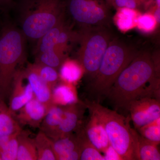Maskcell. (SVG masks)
I'll return each instance as SVG.
<instances>
[{"label": "cell", "instance_id": "cell-25", "mask_svg": "<svg viewBox=\"0 0 160 160\" xmlns=\"http://www.w3.org/2000/svg\"><path fill=\"white\" fill-rule=\"evenodd\" d=\"M34 62L46 65L59 70L60 66L68 58L67 55L56 49L34 55Z\"/></svg>", "mask_w": 160, "mask_h": 160}, {"label": "cell", "instance_id": "cell-6", "mask_svg": "<svg viewBox=\"0 0 160 160\" xmlns=\"http://www.w3.org/2000/svg\"><path fill=\"white\" fill-rule=\"evenodd\" d=\"M109 27L94 26L80 29L77 32L79 43L77 58L84 70L87 83L97 74L103 56L114 38Z\"/></svg>", "mask_w": 160, "mask_h": 160}, {"label": "cell", "instance_id": "cell-4", "mask_svg": "<svg viewBox=\"0 0 160 160\" xmlns=\"http://www.w3.org/2000/svg\"><path fill=\"white\" fill-rule=\"evenodd\" d=\"M84 102L87 109L95 115L102 124L110 146L122 160H137L136 130L130 127L129 116L126 118L94 101L86 99Z\"/></svg>", "mask_w": 160, "mask_h": 160}, {"label": "cell", "instance_id": "cell-13", "mask_svg": "<svg viewBox=\"0 0 160 160\" xmlns=\"http://www.w3.org/2000/svg\"><path fill=\"white\" fill-rule=\"evenodd\" d=\"M23 72L24 78L31 86L34 97L48 107L52 106V89L49 85L28 65Z\"/></svg>", "mask_w": 160, "mask_h": 160}, {"label": "cell", "instance_id": "cell-5", "mask_svg": "<svg viewBox=\"0 0 160 160\" xmlns=\"http://www.w3.org/2000/svg\"><path fill=\"white\" fill-rule=\"evenodd\" d=\"M26 38L21 29L12 24L3 27L0 33V98L10 95L17 67L24 59Z\"/></svg>", "mask_w": 160, "mask_h": 160}, {"label": "cell", "instance_id": "cell-8", "mask_svg": "<svg viewBox=\"0 0 160 160\" xmlns=\"http://www.w3.org/2000/svg\"><path fill=\"white\" fill-rule=\"evenodd\" d=\"M129 112L137 130L160 118V100L145 98L135 100L129 106Z\"/></svg>", "mask_w": 160, "mask_h": 160}, {"label": "cell", "instance_id": "cell-16", "mask_svg": "<svg viewBox=\"0 0 160 160\" xmlns=\"http://www.w3.org/2000/svg\"><path fill=\"white\" fill-rule=\"evenodd\" d=\"M62 82L75 85L84 75V70L77 59L67 58L60 66L58 70Z\"/></svg>", "mask_w": 160, "mask_h": 160}, {"label": "cell", "instance_id": "cell-1", "mask_svg": "<svg viewBox=\"0 0 160 160\" xmlns=\"http://www.w3.org/2000/svg\"><path fill=\"white\" fill-rule=\"evenodd\" d=\"M159 71L151 52L140 51L118 76L106 98L114 110L126 113L135 100L145 98L160 100Z\"/></svg>", "mask_w": 160, "mask_h": 160}, {"label": "cell", "instance_id": "cell-9", "mask_svg": "<svg viewBox=\"0 0 160 160\" xmlns=\"http://www.w3.org/2000/svg\"><path fill=\"white\" fill-rule=\"evenodd\" d=\"M23 70L17 69L15 73L12 85L9 109L15 117L17 112L34 97V94L29 83L24 85Z\"/></svg>", "mask_w": 160, "mask_h": 160}, {"label": "cell", "instance_id": "cell-18", "mask_svg": "<svg viewBox=\"0 0 160 160\" xmlns=\"http://www.w3.org/2000/svg\"><path fill=\"white\" fill-rule=\"evenodd\" d=\"M66 23V20H63L36 42V45L33 51L34 55L55 49L59 36Z\"/></svg>", "mask_w": 160, "mask_h": 160}, {"label": "cell", "instance_id": "cell-19", "mask_svg": "<svg viewBox=\"0 0 160 160\" xmlns=\"http://www.w3.org/2000/svg\"><path fill=\"white\" fill-rule=\"evenodd\" d=\"M22 129L19 124L9 111L5 101L0 98V137L18 133Z\"/></svg>", "mask_w": 160, "mask_h": 160}, {"label": "cell", "instance_id": "cell-22", "mask_svg": "<svg viewBox=\"0 0 160 160\" xmlns=\"http://www.w3.org/2000/svg\"><path fill=\"white\" fill-rule=\"evenodd\" d=\"M52 146L57 160H61L63 156L75 150H80L78 138L77 134L73 133L58 139L52 140Z\"/></svg>", "mask_w": 160, "mask_h": 160}, {"label": "cell", "instance_id": "cell-34", "mask_svg": "<svg viewBox=\"0 0 160 160\" xmlns=\"http://www.w3.org/2000/svg\"><path fill=\"white\" fill-rule=\"evenodd\" d=\"M104 1L106 2V4H107L110 8L112 7L113 0H104Z\"/></svg>", "mask_w": 160, "mask_h": 160}, {"label": "cell", "instance_id": "cell-10", "mask_svg": "<svg viewBox=\"0 0 160 160\" xmlns=\"http://www.w3.org/2000/svg\"><path fill=\"white\" fill-rule=\"evenodd\" d=\"M50 107L33 97L17 112L14 117L19 124L39 128L41 123Z\"/></svg>", "mask_w": 160, "mask_h": 160}, {"label": "cell", "instance_id": "cell-27", "mask_svg": "<svg viewBox=\"0 0 160 160\" xmlns=\"http://www.w3.org/2000/svg\"><path fill=\"white\" fill-rule=\"evenodd\" d=\"M136 131L149 142L159 145L160 143V118Z\"/></svg>", "mask_w": 160, "mask_h": 160}, {"label": "cell", "instance_id": "cell-26", "mask_svg": "<svg viewBox=\"0 0 160 160\" xmlns=\"http://www.w3.org/2000/svg\"><path fill=\"white\" fill-rule=\"evenodd\" d=\"M28 66L35 71L38 75L52 89L59 83L60 78L58 70L50 66L34 62L29 63Z\"/></svg>", "mask_w": 160, "mask_h": 160}, {"label": "cell", "instance_id": "cell-3", "mask_svg": "<svg viewBox=\"0 0 160 160\" xmlns=\"http://www.w3.org/2000/svg\"><path fill=\"white\" fill-rule=\"evenodd\" d=\"M19 4L20 29L32 42L65 20L64 0H20Z\"/></svg>", "mask_w": 160, "mask_h": 160}, {"label": "cell", "instance_id": "cell-24", "mask_svg": "<svg viewBox=\"0 0 160 160\" xmlns=\"http://www.w3.org/2000/svg\"><path fill=\"white\" fill-rule=\"evenodd\" d=\"M115 16L114 22L119 29L126 32L136 26L138 13L136 9L118 8Z\"/></svg>", "mask_w": 160, "mask_h": 160}, {"label": "cell", "instance_id": "cell-29", "mask_svg": "<svg viewBox=\"0 0 160 160\" xmlns=\"http://www.w3.org/2000/svg\"><path fill=\"white\" fill-rule=\"evenodd\" d=\"M157 23L153 15L147 13L139 16L136 26L141 31L148 33L154 30Z\"/></svg>", "mask_w": 160, "mask_h": 160}, {"label": "cell", "instance_id": "cell-7", "mask_svg": "<svg viewBox=\"0 0 160 160\" xmlns=\"http://www.w3.org/2000/svg\"><path fill=\"white\" fill-rule=\"evenodd\" d=\"M66 14L80 29L104 26L110 28L112 18L104 0H64Z\"/></svg>", "mask_w": 160, "mask_h": 160}, {"label": "cell", "instance_id": "cell-21", "mask_svg": "<svg viewBox=\"0 0 160 160\" xmlns=\"http://www.w3.org/2000/svg\"><path fill=\"white\" fill-rule=\"evenodd\" d=\"M135 135L137 147V160H160L158 145L146 139L137 131Z\"/></svg>", "mask_w": 160, "mask_h": 160}, {"label": "cell", "instance_id": "cell-17", "mask_svg": "<svg viewBox=\"0 0 160 160\" xmlns=\"http://www.w3.org/2000/svg\"><path fill=\"white\" fill-rule=\"evenodd\" d=\"M30 134L29 131L22 129L19 132L17 160H37L34 139L30 137Z\"/></svg>", "mask_w": 160, "mask_h": 160}, {"label": "cell", "instance_id": "cell-36", "mask_svg": "<svg viewBox=\"0 0 160 160\" xmlns=\"http://www.w3.org/2000/svg\"><path fill=\"white\" fill-rule=\"evenodd\" d=\"M0 160H2V158H1V156H0Z\"/></svg>", "mask_w": 160, "mask_h": 160}, {"label": "cell", "instance_id": "cell-33", "mask_svg": "<svg viewBox=\"0 0 160 160\" xmlns=\"http://www.w3.org/2000/svg\"><path fill=\"white\" fill-rule=\"evenodd\" d=\"M160 7H158L156 5L155 6L154 9V12H153V16L155 19L158 23H160Z\"/></svg>", "mask_w": 160, "mask_h": 160}, {"label": "cell", "instance_id": "cell-35", "mask_svg": "<svg viewBox=\"0 0 160 160\" xmlns=\"http://www.w3.org/2000/svg\"><path fill=\"white\" fill-rule=\"evenodd\" d=\"M155 3L158 7H160V0H156Z\"/></svg>", "mask_w": 160, "mask_h": 160}, {"label": "cell", "instance_id": "cell-31", "mask_svg": "<svg viewBox=\"0 0 160 160\" xmlns=\"http://www.w3.org/2000/svg\"><path fill=\"white\" fill-rule=\"evenodd\" d=\"M103 153L105 160H122L119 155L110 145Z\"/></svg>", "mask_w": 160, "mask_h": 160}, {"label": "cell", "instance_id": "cell-14", "mask_svg": "<svg viewBox=\"0 0 160 160\" xmlns=\"http://www.w3.org/2000/svg\"><path fill=\"white\" fill-rule=\"evenodd\" d=\"M62 113L63 106L52 105L40 125V130L52 140L58 139L59 129Z\"/></svg>", "mask_w": 160, "mask_h": 160}, {"label": "cell", "instance_id": "cell-28", "mask_svg": "<svg viewBox=\"0 0 160 160\" xmlns=\"http://www.w3.org/2000/svg\"><path fill=\"white\" fill-rule=\"evenodd\" d=\"M19 132L12 136L2 150L0 153L2 160H17L18 151V135Z\"/></svg>", "mask_w": 160, "mask_h": 160}, {"label": "cell", "instance_id": "cell-20", "mask_svg": "<svg viewBox=\"0 0 160 160\" xmlns=\"http://www.w3.org/2000/svg\"><path fill=\"white\" fill-rule=\"evenodd\" d=\"M75 131L79 142V160H105L103 155L94 147L86 137L83 126L81 125Z\"/></svg>", "mask_w": 160, "mask_h": 160}, {"label": "cell", "instance_id": "cell-30", "mask_svg": "<svg viewBox=\"0 0 160 160\" xmlns=\"http://www.w3.org/2000/svg\"><path fill=\"white\" fill-rule=\"evenodd\" d=\"M145 0H113L112 7L117 9L121 8H127L136 9Z\"/></svg>", "mask_w": 160, "mask_h": 160}, {"label": "cell", "instance_id": "cell-15", "mask_svg": "<svg viewBox=\"0 0 160 160\" xmlns=\"http://www.w3.org/2000/svg\"><path fill=\"white\" fill-rule=\"evenodd\" d=\"M52 101L53 105L61 106L78 102L79 100L74 85L61 81L52 89Z\"/></svg>", "mask_w": 160, "mask_h": 160}, {"label": "cell", "instance_id": "cell-12", "mask_svg": "<svg viewBox=\"0 0 160 160\" xmlns=\"http://www.w3.org/2000/svg\"><path fill=\"white\" fill-rule=\"evenodd\" d=\"M89 112V119L83 126L85 134L94 147L103 152L110 146L108 136L97 117L91 112Z\"/></svg>", "mask_w": 160, "mask_h": 160}, {"label": "cell", "instance_id": "cell-2", "mask_svg": "<svg viewBox=\"0 0 160 160\" xmlns=\"http://www.w3.org/2000/svg\"><path fill=\"white\" fill-rule=\"evenodd\" d=\"M139 51L133 44L114 37L104 53L96 75L87 83L89 101L101 103L106 99L118 76Z\"/></svg>", "mask_w": 160, "mask_h": 160}, {"label": "cell", "instance_id": "cell-11", "mask_svg": "<svg viewBox=\"0 0 160 160\" xmlns=\"http://www.w3.org/2000/svg\"><path fill=\"white\" fill-rule=\"evenodd\" d=\"M87 109L84 102L63 106V113L59 129V138L73 133L80 126L85 109Z\"/></svg>", "mask_w": 160, "mask_h": 160}, {"label": "cell", "instance_id": "cell-32", "mask_svg": "<svg viewBox=\"0 0 160 160\" xmlns=\"http://www.w3.org/2000/svg\"><path fill=\"white\" fill-rule=\"evenodd\" d=\"M13 0H0V7L7 8L12 6Z\"/></svg>", "mask_w": 160, "mask_h": 160}, {"label": "cell", "instance_id": "cell-23", "mask_svg": "<svg viewBox=\"0 0 160 160\" xmlns=\"http://www.w3.org/2000/svg\"><path fill=\"white\" fill-rule=\"evenodd\" d=\"M34 139L37 160H57L51 139L40 130Z\"/></svg>", "mask_w": 160, "mask_h": 160}]
</instances>
